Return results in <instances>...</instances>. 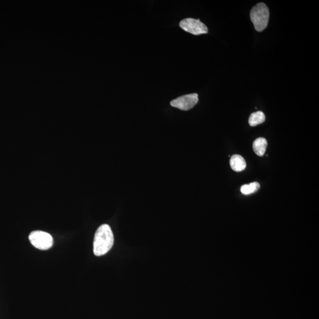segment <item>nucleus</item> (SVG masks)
<instances>
[{
    "instance_id": "1",
    "label": "nucleus",
    "mask_w": 319,
    "mask_h": 319,
    "mask_svg": "<svg viewBox=\"0 0 319 319\" xmlns=\"http://www.w3.org/2000/svg\"><path fill=\"white\" fill-rule=\"evenodd\" d=\"M114 238L111 227L103 224L97 229L94 240V253L96 256L106 254L112 248Z\"/></svg>"
},
{
    "instance_id": "2",
    "label": "nucleus",
    "mask_w": 319,
    "mask_h": 319,
    "mask_svg": "<svg viewBox=\"0 0 319 319\" xmlns=\"http://www.w3.org/2000/svg\"><path fill=\"white\" fill-rule=\"evenodd\" d=\"M250 18L254 28L258 32H262L267 27L270 12L267 5L263 2L257 4L252 8Z\"/></svg>"
},
{
    "instance_id": "3",
    "label": "nucleus",
    "mask_w": 319,
    "mask_h": 319,
    "mask_svg": "<svg viewBox=\"0 0 319 319\" xmlns=\"http://www.w3.org/2000/svg\"><path fill=\"white\" fill-rule=\"evenodd\" d=\"M29 240L35 248L40 250H47L52 247L54 239L51 234L42 231H35L30 233Z\"/></svg>"
},
{
    "instance_id": "4",
    "label": "nucleus",
    "mask_w": 319,
    "mask_h": 319,
    "mask_svg": "<svg viewBox=\"0 0 319 319\" xmlns=\"http://www.w3.org/2000/svg\"><path fill=\"white\" fill-rule=\"evenodd\" d=\"M180 27L185 32L191 33L194 35L206 34L208 33L207 27L206 25L202 23L200 20L188 18L180 21Z\"/></svg>"
},
{
    "instance_id": "5",
    "label": "nucleus",
    "mask_w": 319,
    "mask_h": 319,
    "mask_svg": "<svg viewBox=\"0 0 319 319\" xmlns=\"http://www.w3.org/2000/svg\"><path fill=\"white\" fill-rule=\"evenodd\" d=\"M199 101L197 94H188L173 100L170 102L172 107L183 111H188L195 106Z\"/></svg>"
},
{
    "instance_id": "6",
    "label": "nucleus",
    "mask_w": 319,
    "mask_h": 319,
    "mask_svg": "<svg viewBox=\"0 0 319 319\" xmlns=\"http://www.w3.org/2000/svg\"><path fill=\"white\" fill-rule=\"evenodd\" d=\"M230 165L232 170L236 172H240L245 170L246 164L244 157L238 154H234L230 160Z\"/></svg>"
},
{
    "instance_id": "7",
    "label": "nucleus",
    "mask_w": 319,
    "mask_h": 319,
    "mask_svg": "<svg viewBox=\"0 0 319 319\" xmlns=\"http://www.w3.org/2000/svg\"><path fill=\"white\" fill-rule=\"evenodd\" d=\"M267 147V141L264 138H259L253 143V150L255 153L259 156H263L265 154Z\"/></svg>"
},
{
    "instance_id": "8",
    "label": "nucleus",
    "mask_w": 319,
    "mask_h": 319,
    "mask_svg": "<svg viewBox=\"0 0 319 319\" xmlns=\"http://www.w3.org/2000/svg\"><path fill=\"white\" fill-rule=\"evenodd\" d=\"M265 120V115L262 112H257L251 113L249 118V124L255 127L262 124Z\"/></svg>"
},
{
    "instance_id": "9",
    "label": "nucleus",
    "mask_w": 319,
    "mask_h": 319,
    "mask_svg": "<svg viewBox=\"0 0 319 319\" xmlns=\"http://www.w3.org/2000/svg\"><path fill=\"white\" fill-rule=\"evenodd\" d=\"M260 185L258 182H252L249 185H244L241 188V193L243 195H249L256 192L260 189Z\"/></svg>"
}]
</instances>
